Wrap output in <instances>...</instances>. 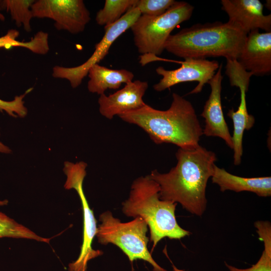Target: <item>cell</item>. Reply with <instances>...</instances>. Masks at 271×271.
<instances>
[{"label": "cell", "mask_w": 271, "mask_h": 271, "mask_svg": "<svg viewBox=\"0 0 271 271\" xmlns=\"http://www.w3.org/2000/svg\"><path fill=\"white\" fill-rule=\"evenodd\" d=\"M225 74L229 78L230 85L238 87L240 91V102L237 110L235 111L232 108L227 114L233 123L234 130L232 136L233 163L235 165H239L241 162L243 153L244 131L250 129L255 122L254 116L248 113L246 101V92L248 90L250 79L253 75L237 63L228 66L226 69Z\"/></svg>", "instance_id": "30bf717a"}, {"label": "cell", "mask_w": 271, "mask_h": 271, "mask_svg": "<svg viewBox=\"0 0 271 271\" xmlns=\"http://www.w3.org/2000/svg\"><path fill=\"white\" fill-rule=\"evenodd\" d=\"M176 157L177 163L169 172L155 170L149 176L158 184L161 200L179 203L189 212L201 216L206 208V189L216 155L199 145L192 150L179 148Z\"/></svg>", "instance_id": "6da1fadb"}, {"label": "cell", "mask_w": 271, "mask_h": 271, "mask_svg": "<svg viewBox=\"0 0 271 271\" xmlns=\"http://www.w3.org/2000/svg\"><path fill=\"white\" fill-rule=\"evenodd\" d=\"M8 202L9 201L7 199L0 200V206L7 205Z\"/></svg>", "instance_id": "484cf974"}, {"label": "cell", "mask_w": 271, "mask_h": 271, "mask_svg": "<svg viewBox=\"0 0 271 271\" xmlns=\"http://www.w3.org/2000/svg\"><path fill=\"white\" fill-rule=\"evenodd\" d=\"M172 266H173V268L174 271H184L183 270L178 269L177 267H176L173 264L172 265Z\"/></svg>", "instance_id": "4316f807"}, {"label": "cell", "mask_w": 271, "mask_h": 271, "mask_svg": "<svg viewBox=\"0 0 271 271\" xmlns=\"http://www.w3.org/2000/svg\"><path fill=\"white\" fill-rule=\"evenodd\" d=\"M172 98L167 110H158L146 104L118 116L142 128L156 144H172L182 149H194L200 145L203 134L195 109L190 101L177 93H173Z\"/></svg>", "instance_id": "7a4b0ae2"}, {"label": "cell", "mask_w": 271, "mask_h": 271, "mask_svg": "<svg viewBox=\"0 0 271 271\" xmlns=\"http://www.w3.org/2000/svg\"><path fill=\"white\" fill-rule=\"evenodd\" d=\"M194 7L185 2H176L162 15L151 17L141 15L130 27L135 46L142 55L158 56L173 30L190 19Z\"/></svg>", "instance_id": "8992f818"}, {"label": "cell", "mask_w": 271, "mask_h": 271, "mask_svg": "<svg viewBox=\"0 0 271 271\" xmlns=\"http://www.w3.org/2000/svg\"><path fill=\"white\" fill-rule=\"evenodd\" d=\"M160 187L149 175L136 179L131 186L128 198L122 203V212L128 217H141L150 231L153 249L163 238L180 239L191 232L177 223L175 212L177 203L161 200Z\"/></svg>", "instance_id": "277c9868"}, {"label": "cell", "mask_w": 271, "mask_h": 271, "mask_svg": "<svg viewBox=\"0 0 271 271\" xmlns=\"http://www.w3.org/2000/svg\"><path fill=\"white\" fill-rule=\"evenodd\" d=\"M213 183L217 184L221 192L226 190L235 192L248 191L260 197L271 195V177H242L232 175L215 165L211 176Z\"/></svg>", "instance_id": "2e32d148"}, {"label": "cell", "mask_w": 271, "mask_h": 271, "mask_svg": "<svg viewBox=\"0 0 271 271\" xmlns=\"http://www.w3.org/2000/svg\"><path fill=\"white\" fill-rule=\"evenodd\" d=\"M237 61L243 68L253 75H269L271 32L260 33L258 30H255L247 34Z\"/></svg>", "instance_id": "7c38bea8"}, {"label": "cell", "mask_w": 271, "mask_h": 271, "mask_svg": "<svg viewBox=\"0 0 271 271\" xmlns=\"http://www.w3.org/2000/svg\"><path fill=\"white\" fill-rule=\"evenodd\" d=\"M180 64L181 67L175 70H166L162 66L156 69L162 78L154 85L155 90L161 92L178 83L197 81L198 84L189 94L199 93L219 67L217 61L206 59L186 58L180 61Z\"/></svg>", "instance_id": "8fae6325"}, {"label": "cell", "mask_w": 271, "mask_h": 271, "mask_svg": "<svg viewBox=\"0 0 271 271\" xmlns=\"http://www.w3.org/2000/svg\"><path fill=\"white\" fill-rule=\"evenodd\" d=\"M254 225L260 240L264 243V250L260 258L255 264L245 269L236 268L225 262L230 271H271L270 223L268 221L259 220L255 222Z\"/></svg>", "instance_id": "d6986e66"}, {"label": "cell", "mask_w": 271, "mask_h": 271, "mask_svg": "<svg viewBox=\"0 0 271 271\" xmlns=\"http://www.w3.org/2000/svg\"><path fill=\"white\" fill-rule=\"evenodd\" d=\"M141 15L137 8L133 7L130 9L117 22L104 27L105 32L103 37L95 45L93 53L86 61L75 67L55 66L53 68L52 76L56 78L67 79L72 88L77 87L88 74L89 69L104 59L113 42L130 28Z\"/></svg>", "instance_id": "ba28073f"}, {"label": "cell", "mask_w": 271, "mask_h": 271, "mask_svg": "<svg viewBox=\"0 0 271 271\" xmlns=\"http://www.w3.org/2000/svg\"><path fill=\"white\" fill-rule=\"evenodd\" d=\"M175 2L174 0H137L134 7L141 15L156 17L165 13Z\"/></svg>", "instance_id": "603a6c76"}, {"label": "cell", "mask_w": 271, "mask_h": 271, "mask_svg": "<svg viewBox=\"0 0 271 271\" xmlns=\"http://www.w3.org/2000/svg\"><path fill=\"white\" fill-rule=\"evenodd\" d=\"M88 75V91L100 95L108 89L119 88L122 83L132 81L134 77L133 73L129 70L109 69L98 64L89 69Z\"/></svg>", "instance_id": "e0dca14e"}, {"label": "cell", "mask_w": 271, "mask_h": 271, "mask_svg": "<svg viewBox=\"0 0 271 271\" xmlns=\"http://www.w3.org/2000/svg\"><path fill=\"white\" fill-rule=\"evenodd\" d=\"M222 68L221 63L217 72L208 83L210 85L211 90L201 114L205 120L203 134L207 137H215L222 139L232 149V136L225 120L221 105V83L223 79Z\"/></svg>", "instance_id": "4fadbf2b"}, {"label": "cell", "mask_w": 271, "mask_h": 271, "mask_svg": "<svg viewBox=\"0 0 271 271\" xmlns=\"http://www.w3.org/2000/svg\"><path fill=\"white\" fill-rule=\"evenodd\" d=\"M1 1H0V4H1ZM5 17L0 12V20L1 21H4L5 20Z\"/></svg>", "instance_id": "83f0119b"}, {"label": "cell", "mask_w": 271, "mask_h": 271, "mask_svg": "<svg viewBox=\"0 0 271 271\" xmlns=\"http://www.w3.org/2000/svg\"><path fill=\"white\" fill-rule=\"evenodd\" d=\"M247 35L229 21L197 24L171 35L165 50L184 59L223 57L237 60Z\"/></svg>", "instance_id": "3957f363"}, {"label": "cell", "mask_w": 271, "mask_h": 271, "mask_svg": "<svg viewBox=\"0 0 271 271\" xmlns=\"http://www.w3.org/2000/svg\"><path fill=\"white\" fill-rule=\"evenodd\" d=\"M101 223L97 227L96 236L99 243H112L119 247L130 261L138 259L150 263L154 271H167L153 258L148 248V224L141 217L122 223L114 218L111 212L102 213L99 217Z\"/></svg>", "instance_id": "5b68a950"}, {"label": "cell", "mask_w": 271, "mask_h": 271, "mask_svg": "<svg viewBox=\"0 0 271 271\" xmlns=\"http://www.w3.org/2000/svg\"><path fill=\"white\" fill-rule=\"evenodd\" d=\"M1 135V132H0ZM12 152L11 149L0 141V153L10 154Z\"/></svg>", "instance_id": "d4e9b609"}, {"label": "cell", "mask_w": 271, "mask_h": 271, "mask_svg": "<svg viewBox=\"0 0 271 271\" xmlns=\"http://www.w3.org/2000/svg\"><path fill=\"white\" fill-rule=\"evenodd\" d=\"M9 237L35 240L49 243L50 239L40 236L23 225L0 211V238Z\"/></svg>", "instance_id": "44dd1931"}, {"label": "cell", "mask_w": 271, "mask_h": 271, "mask_svg": "<svg viewBox=\"0 0 271 271\" xmlns=\"http://www.w3.org/2000/svg\"><path fill=\"white\" fill-rule=\"evenodd\" d=\"M19 35L18 31L11 29L7 34L0 37V48L9 49L13 47H20L29 49L32 52L40 55L47 54L49 50L48 34L43 31H39L27 42L17 40Z\"/></svg>", "instance_id": "ac0fdd59"}, {"label": "cell", "mask_w": 271, "mask_h": 271, "mask_svg": "<svg viewBox=\"0 0 271 271\" xmlns=\"http://www.w3.org/2000/svg\"><path fill=\"white\" fill-rule=\"evenodd\" d=\"M222 9L228 21L238 25L247 34L261 29L271 32V15H264L259 0H221Z\"/></svg>", "instance_id": "9a60e30c"}, {"label": "cell", "mask_w": 271, "mask_h": 271, "mask_svg": "<svg viewBox=\"0 0 271 271\" xmlns=\"http://www.w3.org/2000/svg\"><path fill=\"white\" fill-rule=\"evenodd\" d=\"M136 2L137 0H106L103 8L96 14L97 24L104 27L114 24L134 7Z\"/></svg>", "instance_id": "ffe728a7"}, {"label": "cell", "mask_w": 271, "mask_h": 271, "mask_svg": "<svg viewBox=\"0 0 271 271\" xmlns=\"http://www.w3.org/2000/svg\"><path fill=\"white\" fill-rule=\"evenodd\" d=\"M34 0H5L1 1L0 8L5 9L11 14L12 18L16 25L23 26L25 30H32L31 21L33 18L31 6L35 2Z\"/></svg>", "instance_id": "7402d4cb"}, {"label": "cell", "mask_w": 271, "mask_h": 271, "mask_svg": "<svg viewBox=\"0 0 271 271\" xmlns=\"http://www.w3.org/2000/svg\"><path fill=\"white\" fill-rule=\"evenodd\" d=\"M148 88L147 82L136 80L126 83L123 88L108 96L100 95L98 100L100 114L111 119L115 115L142 107L146 104L143 96Z\"/></svg>", "instance_id": "5bb4252c"}, {"label": "cell", "mask_w": 271, "mask_h": 271, "mask_svg": "<svg viewBox=\"0 0 271 271\" xmlns=\"http://www.w3.org/2000/svg\"><path fill=\"white\" fill-rule=\"evenodd\" d=\"M87 166L83 161L75 163L67 161L64 164L63 171L66 177L64 188L76 191L81 202L83 214V242L80 253L78 258L69 264V271H86L88 262L103 254L102 251L93 249L92 247L97 227L96 220L89 206L83 188Z\"/></svg>", "instance_id": "52a82bcc"}, {"label": "cell", "mask_w": 271, "mask_h": 271, "mask_svg": "<svg viewBox=\"0 0 271 271\" xmlns=\"http://www.w3.org/2000/svg\"><path fill=\"white\" fill-rule=\"evenodd\" d=\"M29 88L25 93L16 96L13 100L5 101L0 99V111H4L14 117H24L28 113L27 107L25 106L24 98L32 90Z\"/></svg>", "instance_id": "cb8c5ba5"}, {"label": "cell", "mask_w": 271, "mask_h": 271, "mask_svg": "<svg viewBox=\"0 0 271 271\" xmlns=\"http://www.w3.org/2000/svg\"><path fill=\"white\" fill-rule=\"evenodd\" d=\"M33 18L53 20L58 30L72 34L83 32L90 14L82 0H38L31 6Z\"/></svg>", "instance_id": "9c48e42d"}]
</instances>
